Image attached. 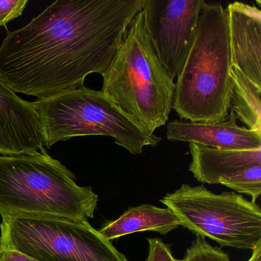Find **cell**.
I'll use <instances>...</instances> for the list:
<instances>
[{"instance_id": "5bb4252c", "label": "cell", "mask_w": 261, "mask_h": 261, "mask_svg": "<svg viewBox=\"0 0 261 261\" xmlns=\"http://www.w3.org/2000/svg\"><path fill=\"white\" fill-rule=\"evenodd\" d=\"M219 184L233 189L236 193L250 195L251 201L256 202L261 194V165L241 169L221 180Z\"/></svg>"}, {"instance_id": "3957f363", "label": "cell", "mask_w": 261, "mask_h": 261, "mask_svg": "<svg viewBox=\"0 0 261 261\" xmlns=\"http://www.w3.org/2000/svg\"><path fill=\"white\" fill-rule=\"evenodd\" d=\"M98 195L46 152L0 155V215L94 218Z\"/></svg>"}, {"instance_id": "9a60e30c", "label": "cell", "mask_w": 261, "mask_h": 261, "mask_svg": "<svg viewBox=\"0 0 261 261\" xmlns=\"http://www.w3.org/2000/svg\"><path fill=\"white\" fill-rule=\"evenodd\" d=\"M178 261H230L229 255L221 249L213 247L205 238L196 235L192 245L187 248L184 257Z\"/></svg>"}, {"instance_id": "ba28073f", "label": "cell", "mask_w": 261, "mask_h": 261, "mask_svg": "<svg viewBox=\"0 0 261 261\" xmlns=\"http://www.w3.org/2000/svg\"><path fill=\"white\" fill-rule=\"evenodd\" d=\"M204 0H143L146 27L172 80L178 77L195 40Z\"/></svg>"}, {"instance_id": "e0dca14e", "label": "cell", "mask_w": 261, "mask_h": 261, "mask_svg": "<svg viewBox=\"0 0 261 261\" xmlns=\"http://www.w3.org/2000/svg\"><path fill=\"white\" fill-rule=\"evenodd\" d=\"M149 252L146 261H178L172 254L171 247L160 238H147Z\"/></svg>"}, {"instance_id": "7a4b0ae2", "label": "cell", "mask_w": 261, "mask_h": 261, "mask_svg": "<svg viewBox=\"0 0 261 261\" xmlns=\"http://www.w3.org/2000/svg\"><path fill=\"white\" fill-rule=\"evenodd\" d=\"M231 53L227 10L205 3L193 45L175 83L172 109L181 120L218 122L228 116Z\"/></svg>"}, {"instance_id": "277c9868", "label": "cell", "mask_w": 261, "mask_h": 261, "mask_svg": "<svg viewBox=\"0 0 261 261\" xmlns=\"http://www.w3.org/2000/svg\"><path fill=\"white\" fill-rule=\"evenodd\" d=\"M101 76L102 92L145 130L154 134L167 123L175 83L160 62L143 10L129 24Z\"/></svg>"}, {"instance_id": "ac0fdd59", "label": "cell", "mask_w": 261, "mask_h": 261, "mask_svg": "<svg viewBox=\"0 0 261 261\" xmlns=\"http://www.w3.org/2000/svg\"><path fill=\"white\" fill-rule=\"evenodd\" d=\"M0 261H39L13 249L1 247Z\"/></svg>"}, {"instance_id": "d6986e66", "label": "cell", "mask_w": 261, "mask_h": 261, "mask_svg": "<svg viewBox=\"0 0 261 261\" xmlns=\"http://www.w3.org/2000/svg\"><path fill=\"white\" fill-rule=\"evenodd\" d=\"M252 255L247 261H261V242L252 250Z\"/></svg>"}, {"instance_id": "2e32d148", "label": "cell", "mask_w": 261, "mask_h": 261, "mask_svg": "<svg viewBox=\"0 0 261 261\" xmlns=\"http://www.w3.org/2000/svg\"><path fill=\"white\" fill-rule=\"evenodd\" d=\"M28 0H0V27L22 16Z\"/></svg>"}, {"instance_id": "5b68a950", "label": "cell", "mask_w": 261, "mask_h": 261, "mask_svg": "<svg viewBox=\"0 0 261 261\" xmlns=\"http://www.w3.org/2000/svg\"><path fill=\"white\" fill-rule=\"evenodd\" d=\"M33 103L45 147L73 137L105 136L133 155L146 146H156L161 137L145 130L101 91L85 86Z\"/></svg>"}, {"instance_id": "7c38bea8", "label": "cell", "mask_w": 261, "mask_h": 261, "mask_svg": "<svg viewBox=\"0 0 261 261\" xmlns=\"http://www.w3.org/2000/svg\"><path fill=\"white\" fill-rule=\"evenodd\" d=\"M189 172L203 184H219L224 178L249 166L261 165V149L230 150L189 143Z\"/></svg>"}, {"instance_id": "9c48e42d", "label": "cell", "mask_w": 261, "mask_h": 261, "mask_svg": "<svg viewBox=\"0 0 261 261\" xmlns=\"http://www.w3.org/2000/svg\"><path fill=\"white\" fill-rule=\"evenodd\" d=\"M46 152L37 113L0 79V155Z\"/></svg>"}, {"instance_id": "52a82bcc", "label": "cell", "mask_w": 261, "mask_h": 261, "mask_svg": "<svg viewBox=\"0 0 261 261\" xmlns=\"http://www.w3.org/2000/svg\"><path fill=\"white\" fill-rule=\"evenodd\" d=\"M160 201L195 235L221 247L253 250L261 242V209L236 192L215 194L204 185L183 184Z\"/></svg>"}, {"instance_id": "ffe728a7", "label": "cell", "mask_w": 261, "mask_h": 261, "mask_svg": "<svg viewBox=\"0 0 261 261\" xmlns=\"http://www.w3.org/2000/svg\"><path fill=\"white\" fill-rule=\"evenodd\" d=\"M0 249H1V240H0Z\"/></svg>"}, {"instance_id": "30bf717a", "label": "cell", "mask_w": 261, "mask_h": 261, "mask_svg": "<svg viewBox=\"0 0 261 261\" xmlns=\"http://www.w3.org/2000/svg\"><path fill=\"white\" fill-rule=\"evenodd\" d=\"M230 75L243 76L261 88V11L256 6L230 4Z\"/></svg>"}, {"instance_id": "6da1fadb", "label": "cell", "mask_w": 261, "mask_h": 261, "mask_svg": "<svg viewBox=\"0 0 261 261\" xmlns=\"http://www.w3.org/2000/svg\"><path fill=\"white\" fill-rule=\"evenodd\" d=\"M143 0H57L0 46V79L45 99L103 74Z\"/></svg>"}, {"instance_id": "4fadbf2b", "label": "cell", "mask_w": 261, "mask_h": 261, "mask_svg": "<svg viewBox=\"0 0 261 261\" xmlns=\"http://www.w3.org/2000/svg\"><path fill=\"white\" fill-rule=\"evenodd\" d=\"M181 224L168 207L144 204L129 207L117 219L107 221L98 231L111 241L137 232L155 231L166 235Z\"/></svg>"}, {"instance_id": "8fae6325", "label": "cell", "mask_w": 261, "mask_h": 261, "mask_svg": "<svg viewBox=\"0 0 261 261\" xmlns=\"http://www.w3.org/2000/svg\"><path fill=\"white\" fill-rule=\"evenodd\" d=\"M221 121L192 122L176 119L167 124L170 141L196 143L215 149L252 150L261 149V133L237 124L234 112Z\"/></svg>"}, {"instance_id": "8992f818", "label": "cell", "mask_w": 261, "mask_h": 261, "mask_svg": "<svg viewBox=\"0 0 261 261\" xmlns=\"http://www.w3.org/2000/svg\"><path fill=\"white\" fill-rule=\"evenodd\" d=\"M1 247L39 261H129L88 221L2 216Z\"/></svg>"}]
</instances>
